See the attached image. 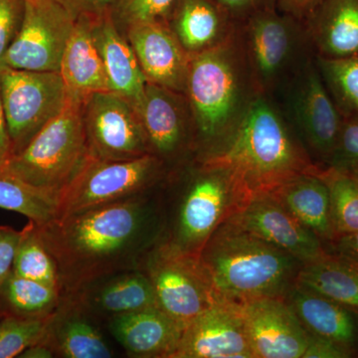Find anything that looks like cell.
<instances>
[{"mask_svg": "<svg viewBox=\"0 0 358 358\" xmlns=\"http://www.w3.org/2000/svg\"><path fill=\"white\" fill-rule=\"evenodd\" d=\"M51 315L45 317L4 315L0 320V358L18 357L26 348L43 341Z\"/></svg>", "mask_w": 358, "mask_h": 358, "instance_id": "obj_34", "label": "cell"}, {"mask_svg": "<svg viewBox=\"0 0 358 358\" xmlns=\"http://www.w3.org/2000/svg\"><path fill=\"white\" fill-rule=\"evenodd\" d=\"M22 230L0 226V287L13 273L14 259L20 245Z\"/></svg>", "mask_w": 358, "mask_h": 358, "instance_id": "obj_38", "label": "cell"}, {"mask_svg": "<svg viewBox=\"0 0 358 358\" xmlns=\"http://www.w3.org/2000/svg\"><path fill=\"white\" fill-rule=\"evenodd\" d=\"M150 278L157 307L183 327L219 301L199 256L183 253L169 242L155 245L141 267Z\"/></svg>", "mask_w": 358, "mask_h": 358, "instance_id": "obj_11", "label": "cell"}, {"mask_svg": "<svg viewBox=\"0 0 358 358\" xmlns=\"http://www.w3.org/2000/svg\"><path fill=\"white\" fill-rule=\"evenodd\" d=\"M296 282L358 315V263L355 261L327 252L317 260L303 264Z\"/></svg>", "mask_w": 358, "mask_h": 358, "instance_id": "obj_28", "label": "cell"}, {"mask_svg": "<svg viewBox=\"0 0 358 358\" xmlns=\"http://www.w3.org/2000/svg\"><path fill=\"white\" fill-rule=\"evenodd\" d=\"M333 253L338 254L358 263V231L334 238Z\"/></svg>", "mask_w": 358, "mask_h": 358, "instance_id": "obj_42", "label": "cell"}, {"mask_svg": "<svg viewBox=\"0 0 358 358\" xmlns=\"http://www.w3.org/2000/svg\"><path fill=\"white\" fill-rule=\"evenodd\" d=\"M11 155H13V150H11L10 138H9L6 115H4L1 96H0V166H6Z\"/></svg>", "mask_w": 358, "mask_h": 358, "instance_id": "obj_44", "label": "cell"}, {"mask_svg": "<svg viewBox=\"0 0 358 358\" xmlns=\"http://www.w3.org/2000/svg\"><path fill=\"white\" fill-rule=\"evenodd\" d=\"M352 355L350 350L336 345L334 341L312 334V338L303 358H346L352 357Z\"/></svg>", "mask_w": 358, "mask_h": 358, "instance_id": "obj_41", "label": "cell"}, {"mask_svg": "<svg viewBox=\"0 0 358 358\" xmlns=\"http://www.w3.org/2000/svg\"><path fill=\"white\" fill-rule=\"evenodd\" d=\"M329 95L345 120H358V55L329 59L315 56Z\"/></svg>", "mask_w": 358, "mask_h": 358, "instance_id": "obj_31", "label": "cell"}, {"mask_svg": "<svg viewBox=\"0 0 358 358\" xmlns=\"http://www.w3.org/2000/svg\"><path fill=\"white\" fill-rule=\"evenodd\" d=\"M331 199V221L336 236L358 231V181L350 174L320 167Z\"/></svg>", "mask_w": 358, "mask_h": 358, "instance_id": "obj_33", "label": "cell"}, {"mask_svg": "<svg viewBox=\"0 0 358 358\" xmlns=\"http://www.w3.org/2000/svg\"><path fill=\"white\" fill-rule=\"evenodd\" d=\"M196 162L199 166L183 195L169 243L183 253L199 256L211 235L246 197L229 169Z\"/></svg>", "mask_w": 358, "mask_h": 358, "instance_id": "obj_7", "label": "cell"}, {"mask_svg": "<svg viewBox=\"0 0 358 358\" xmlns=\"http://www.w3.org/2000/svg\"><path fill=\"white\" fill-rule=\"evenodd\" d=\"M320 0H277L278 8L303 20Z\"/></svg>", "mask_w": 358, "mask_h": 358, "instance_id": "obj_43", "label": "cell"}, {"mask_svg": "<svg viewBox=\"0 0 358 358\" xmlns=\"http://www.w3.org/2000/svg\"><path fill=\"white\" fill-rule=\"evenodd\" d=\"M273 98L312 159L326 166L338 143L343 117L327 91L315 56Z\"/></svg>", "mask_w": 358, "mask_h": 358, "instance_id": "obj_8", "label": "cell"}, {"mask_svg": "<svg viewBox=\"0 0 358 358\" xmlns=\"http://www.w3.org/2000/svg\"><path fill=\"white\" fill-rule=\"evenodd\" d=\"M88 313L74 299L64 296L51 315L42 341L56 355L66 358L113 357V350Z\"/></svg>", "mask_w": 358, "mask_h": 358, "instance_id": "obj_24", "label": "cell"}, {"mask_svg": "<svg viewBox=\"0 0 358 358\" xmlns=\"http://www.w3.org/2000/svg\"><path fill=\"white\" fill-rule=\"evenodd\" d=\"M75 18L100 17L114 13L121 0H56Z\"/></svg>", "mask_w": 358, "mask_h": 358, "instance_id": "obj_39", "label": "cell"}, {"mask_svg": "<svg viewBox=\"0 0 358 358\" xmlns=\"http://www.w3.org/2000/svg\"><path fill=\"white\" fill-rule=\"evenodd\" d=\"M285 300L308 331L353 352L358 341V315L355 313L296 282Z\"/></svg>", "mask_w": 358, "mask_h": 358, "instance_id": "obj_25", "label": "cell"}, {"mask_svg": "<svg viewBox=\"0 0 358 358\" xmlns=\"http://www.w3.org/2000/svg\"><path fill=\"white\" fill-rule=\"evenodd\" d=\"M320 171L293 176L268 193L322 241L331 243L336 235L331 221V199Z\"/></svg>", "mask_w": 358, "mask_h": 358, "instance_id": "obj_27", "label": "cell"}, {"mask_svg": "<svg viewBox=\"0 0 358 358\" xmlns=\"http://www.w3.org/2000/svg\"><path fill=\"white\" fill-rule=\"evenodd\" d=\"M82 113L92 157L127 160L152 155L140 115L124 96L96 92L84 99Z\"/></svg>", "mask_w": 358, "mask_h": 358, "instance_id": "obj_12", "label": "cell"}, {"mask_svg": "<svg viewBox=\"0 0 358 358\" xmlns=\"http://www.w3.org/2000/svg\"><path fill=\"white\" fill-rule=\"evenodd\" d=\"M350 176H352V174H350ZM353 176V178L357 179V180L358 181V176Z\"/></svg>", "mask_w": 358, "mask_h": 358, "instance_id": "obj_47", "label": "cell"}, {"mask_svg": "<svg viewBox=\"0 0 358 358\" xmlns=\"http://www.w3.org/2000/svg\"><path fill=\"white\" fill-rule=\"evenodd\" d=\"M236 33L260 95H277L315 56L303 21L278 7L238 23Z\"/></svg>", "mask_w": 358, "mask_h": 358, "instance_id": "obj_5", "label": "cell"}, {"mask_svg": "<svg viewBox=\"0 0 358 358\" xmlns=\"http://www.w3.org/2000/svg\"><path fill=\"white\" fill-rule=\"evenodd\" d=\"M254 358H303L312 334L285 298L237 303Z\"/></svg>", "mask_w": 358, "mask_h": 358, "instance_id": "obj_15", "label": "cell"}, {"mask_svg": "<svg viewBox=\"0 0 358 358\" xmlns=\"http://www.w3.org/2000/svg\"><path fill=\"white\" fill-rule=\"evenodd\" d=\"M56 357L53 350L45 341H39L23 350L18 357L21 358H52Z\"/></svg>", "mask_w": 358, "mask_h": 358, "instance_id": "obj_45", "label": "cell"}, {"mask_svg": "<svg viewBox=\"0 0 358 358\" xmlns=\"http://www.w3.org/2000/svg\"><path fill=\"white\" fill-rule=\"evenodd\" d=\"M173 358H254L237 303L219 301L193 319Z\"/></svg>", "mask_w": 358, "mask_h": 358, "instance_id": "obj_17", "label": "cell"}, {"mask_svg": "<svg viewBox=\"0 0 358 358\" xmlns=\"http://www.w3.org/2000/svg\"><path fill=\"white\" fill-rule=\"evenodd\" d=\"M83 100L69 96L64 109L35 134L6 166L26 182L60 193L90 157Z\"/></svg>", "mask_w": 358, "mask_h": 358, "instance_id": "obj_6", "label": "cell"}, {"mask_svg": "<svg viewBox=\"0 0 358 358\" xmlns=\"http://www.w3.org/2000/svg\"><path fill=\"white\" fill-rule=\"evenodd\" d=\"M166 24L190 57L226 43L237 28L215 0H179Z\"/></svg>", "mask_w": 358, "mask_h": 358, "instance_id": "obj_21", "label": "cell"}, {"mask_svg": "<svg viewBox=\"0 0 358 358\" xmlns=\"http://www.w3.org/2000/svg\"><path fill=\"white\" fill-rule=\"evenodd\" d=\"M60 289L11 273L0 287V301L6 315L45 317L57 310L62 301Z\"/></svg>", "mask_w": 358, "mask_h": 358, "instance_id": "obj_30", "label": "cell"}, {"mask_svg": "<svg viewBox=\"0 0 358 358\" xmlns=\"http://www.w3.org/2000/svg\"><path fill=\"white\" fill-rule=\"evenodd\" d=\"M179 0H121L113 17L124 30L129 26L150 22H167Z\"/></svg>", "mask_w": 358, "mask_h": 358, "instance_id": "obj_35", "label": "cell"}, {"mask_svg": "<svg viewBox=\"0 0 358 358\" xmlns=\"http://www.w3.org/2000/svg\"><path fill=\"white\" fill-rule=\"evenodd\" d=\"M36 226L57 265L63 298L106 275L140 268L159 235L157 212L143 195Z\"/></svg>", "mask_w": 358, "mask_h": 358, "instance_id": "obj_1", "label": "cell"}, {"mask_svg": "<svg viewBox=\"0 0 358 358\" xmlns=\"http://www.w3.org/2000/svg\"><path fill=\"white\" fill-rule=\"evenodd\" d=\"M24 0H0V70L22 24Z\"/></svg>", "mask_w": 358, "mask_h": 358, "instance_id": "obj_37", "label": "cell"}, {"mask_svg": "<svg viewBox=\"0 0 358 358\" xmlns=\"http://www.w3.org/2000/svg\"><path fill=\"white\" fill-rule=\"evenodd\" d=\"M4 315H6V312H4V308L2 307L1 301H0V320L3 319Z\"/></svg>", "mask_w": 358, "mask_h": 358, "instance_id": "obj_46", "label": "cell"}, {"mask_svg": "<svg viewBox=\"0 0 358 358\" xmlns=\"http://www.w3.org/2000/svg\"><path fill=\"white\" fill-rule=\"evenodd\" d=\"M303 23L315 56L358 55V0H320Z\"/></svg>", "mask_w": 358, "mask_h": 358, "instance_id": "obj_23", "label": "cell"}, {"mask_svg": "<svg viewBox=\"0 0 358 358\" xmlns=\"http://www.w3.org/2000/svg\"><path fill=\"white\" fill-rule=\"evenodd\" d=\"M324 166L358 176V120L343 119L338 143Z\"/></svg>", "mask_w": 358, "mask_h": 358, "instance_id": "obj_36", "label": "cell"}, {"mask_svg": "<svg viewBox=\"0 0 358 358\" xmlns=\"http://www.w3.org/2000/svg\"><path fill=\"white\" fill-rule=\"evenodd\" d=\"M234 174L246 200L274 190L301 173H317L315 164L273 96L258 95L241 122L220 147L197 157Z\"/></svg>", "mask_w": 358, "mask_h": 358, "instance_id": "obj_2", "label": "cell"}, {"mask_svg": "<svg viewBox=\"0 0 358 358\" xmlns=\"http://www.w3.org/2000/svg\"><path fill=\"white\" fill-rule=\"evenodd\" d=\"M148 83L186 95L189 54L166 22L143 23L124 29Z\"/></svg>", "mask_w": 358, "mask_h": 358, "instance_id": "obj_18", "label": "cell"}, {"mask_svg": "<svg viewBox=\"0 0 358 358\" xmlns=\"http://www.w3.org/2000/svg\"><path fill=\"white\" fill-rule=\"evenodd\" d=\"M136 110L152 154L162 162L173 159L186 148H195L194 120L185 94L148 82Z\"/></svg>", "mask_w": 358, "mask_h": 358, "instance_id": "obj_16", "label": "cell"}, {"mask_svg": "<svg viewBox=\"0 0 358 358\" xmlns=\"http://www.w3.org/2000/svg\"><path fill=\"white\" fill-rule=\"evenodd\" d=\"M13 272L21 277L56 287L62 293L57 265L42 241L36 224L33 221L29 220L22 229Z\"/></svg>", "mask_w": 358, "mask_h": 358, "instance_id": "obj_32", "label": "cell"}, {"mask_svg": "<svg viewBox=\"0 0 358 358\" xmlns=\"http://www.w3.org/2000/svg\"><path fill=\"white\" fill-rule=\"evenodd\" d=\"M225 221L265 240L303 264L327 253L322 240L294 218L270 193L252 195Z\"/></svg>", "mask_w": 358, "mask_h": 358, "instance_id": "obj_14", "label": "cell"}, {"mask_svg": "<svg viewBox=\"0 0 358 358\" xmlns=\"http://www.w3.org/2000/svg\"><path fill=\"white\" fill-rule=\"evenodd\" d=\"M76 20L56 0H24V15L2 68L59 72Z\"/></svg>", "mask_w": 358, "mask_h": 358, "instance_id": "obj_13", "label": "cell"}, {"mask_svg": "<svg viewBox=\"0 0 358 358\" xmlns=\"http://www.w3.org/2000/svg\"><path fill=\"white\" fill-rule=\"evenodd\" d=\"M68 296L89 313L107 315L109 319L157 307L154 287L141 268L106 275Z\"/></svg>", "mask_w": 358, "mask_h": 358, "instance_id": "obj_20", "label": "cell"}, {"mask_svg": "<svg viewBox=\"0 0 358 358\" xmlns=\"http://www.w3.org/2000/svg\"><path fill=\"white\" fill-rule=\"evenodd\" d=\"M199 262L219 300L285 298L303 263L229 221L211 235Z\"/></svg>", "mask_w": 358, "mask_h": 358, "instance_id": "obj_4", "label": "cell"}, {"mask_svg": "<svg viewBox=\"0 0 358 358\" xmlns=\"http://www.w3.org/2000/svg\"><path fill=\"white\" fill-rule=\"evenodd\" d=\"M0 96L13 150L11 157L60 114L69 99L60 72L8 67L0 70Z\"/></svg>", "mask_w": 358, "mask_h": 358, "instance_id": "obj_10", "label": "cell"}, {"mask_svg": "<svg viewBox=\"0 0 358 358\" xmlns=\"http://www.w3.org/2000/svg\"><path fill=\"white\" fill-rule=\"evenodd\" d=\"M258 95L236 32L226 43L192 56L186 96L194 120L197 157L229 138Z\"/></svg>", "mask_w": 358, "mask_h": 358, "instance_id": "obj_3", "label": "cell"}, {"mask_svg": "<svg viewBox=\"0 0 358 358\" xmlns=\"http://www.w3.org/2000/svg\"><path fill=\"white\" fill-rule=\"evenodd\" d=\"M235 22L240 23L265 9L278 7L277 0H215Z\"/></svg>", "mask_w": 358, "mask_h": 358, "instance_id": "obj_40", "label": "cell"}, {"mask_svg": "<svg viewBox=\"0 0 358 358\" xmlns=\"http://www.w3.org/2000/svg\"><path fill=\"white\" fill-rule=\"evenodd\" d=\"M93 32L103 59L110 91L124 96L134 108L140 105L148 81L126 35L113 13L94 17Z\"/></svg>", "mask_w": 358, "mask_h": 358, "instance_id": "obj_22", "label": "cell"}, {"mask_svg": "<svg viewBox=\"0 0 358 358\" xmlns=\"http://www.w3.org/2000/svg\"><path fill=\"white\" fill-rule=\"evenodd\" d=\"M0 208L17 212L36 225L43 226L59 217L58 193L26 182L6 166H0Z\"/></svg>", "mask_w": 358, "mask_h": 358, "instance_id": "obj_29", "label": "cell"}, {"mask_svg": "<svg viewBox=\"0 0 358 358\" xmlns=\"http://www.w3.org/2000/svg\"><path fill=\"white\" fill-rule=\"evenodd\" d=\"M94 17L77 18L61 59V76L71 96L84 100L96 92L110 91L103 59L93 32Z\"/></svg>", "mask_w": 358, "mask_h": 358, "instance_id": "obj_26", "label": "cell"}, {"mask_svg": "<svg viewBox=\"0 0 358 358\" xmlns=\"http://www.w3.org/2000/svg\"><path fill=\"white\" fill-rule=\"evenodd\" d=\"M164 162L154 155L106 160L90 155L60 193L59 217L140 196L162 173Z\"/></svg>", "mask_w": 358, "mask_h": 358, "instance_id": "obj_9", "label": "cell"}, {"mask_svg": "<svg viewBox=\"0 0 358 358\" xmlns=\"http://www.w3.org/2000/svg\"><path fill=\"white\" fill-rule=\"evenodd\" d=\"M185 329L159 307L109 319L110 333L134 357L173 358Z\"/></svg>", "mask_w": 358, "mask_h": 358, "instance_id": "obj_19", "label": "cell"}]
</instances>
